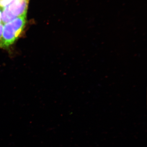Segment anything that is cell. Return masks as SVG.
I'll return each mask as SVG.
<instances>
[{"label":"cell","instance_id":"cell-1","mask_svg":"<svg viewBox=\"0 0 147 147\" xmlns=\"http://www.w3.org/2000/svg\"><path fill=\"white\" fill-rule=\"evenodd\" d=\"M26 15L19 16L3 26L0 49H7L13 45L24 30Z\"/></svg>","mask_w":147,"mask_h":147},{"label":"cell","instance_id":"cell-2","mask_svg":"<svg viewBox=\"0 0 147 147\" xmlns=\"http://www.w3.org/2000/svg\"><path fill=\"white\" fill-rule=\"evenodd\" d=\"M29 0H12L3 9L1 24H5L19 16L26 15Z\"/></svg>","mask_w":147,"mask_h":147},{"label":"cell","instance_id":"cell-3","mask_svg":"<svg viewBox=\"0 0 147 147\" xmlns=\"http://www.w3.org/2000/svg\"><path fill=\"white\" fill-rule=\"evenodd\" d=\"M3 26V24H0V40L1 38L2 34Z\"/></svg>","mask_w":147,"mask_h":147},{"label":"cell","instance_id":"cell-4","mask_svg":"<svg viewBox=\"0 0 147 147\" xmlns=\"http://www.w3.org/2000/svg\"><path fill=\"white\" fill-rule=\"evenodd\" d=\"M2 9L0 8V24H1Z\"/></svg>","mask_w":147,"mask_h":147}]
</instances>
